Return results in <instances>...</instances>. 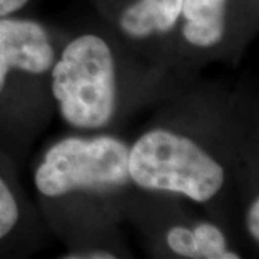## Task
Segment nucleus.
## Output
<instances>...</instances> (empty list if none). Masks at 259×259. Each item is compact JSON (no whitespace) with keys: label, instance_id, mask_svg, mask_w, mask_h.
Wrapping results in <instances>:
<instances>
[{"label":"nucleus","instance_id":"1","mask_svg":"<svg viewBox=\"0 0 259 259\" xmlns=\"http://www.w3.org/2000/svg\"><path fill=\"white\" fill-rule=\"evenodd\" d=\"M128 177L141 189L183 194L204 203L221 192L225 170L192 139L156 128L130 147Z\"/></svg>","mask_w":259,"mask_h":259},{"label":"nucleus","instance_id":"2","mask_svg":"<svg viewBox=\"0 0 259 259\" xmlns=\"http://www.w3.org/2000/svg\"><path fill=\"white\" fill-rule=\"evenodd\" d=\"M51 71L52 94L68 124L98 130L111 121L117 102L115 62L102 37L91 33L75 37Z\"/></svg>","mask_w":259,"mask_h":259},{"label":"nucleus","instance_id":"3","mask_svg":"<svg viewBox=\"0 0 259 259\" xmlns=\"http://www.w3.org/2000/svg\"><path fill=\"white\" fill-rule=\"evenodd\" d=\"M128 150L121 140L110 136L61 140L37 166L35 186L48 197L124 186L130 180Z\"/></svg>","mask_w":259,"mask_h":259},{"label":"nucleus","instance_id":"4","mask_svg":"<svg viewBox=\"0 0 259 259\" xmlns=\"http://www.w3.org/2000/svg\"><path fill=\"white\" fill-rule=\"evenodd\" d=\"M55 64V49L45 28L35 20L0 18V94L13 71L42 75Z\"/></svg>","mask_w":259,"mask_h":259},{"label":"nucleus","instance_id":"5","mask_svg":"<svg viewBox=\"0 0 259 259\" xmlns=\"http://www.w3.org/2000/svg\"><path fill=\"white\" fill-rule=\"evenodd\" d=\"M183 0H137L122 12L120 26L131 37L166 33L182 16Z\"/></svg>","mask_w":259,"mask_h":259},{"label":"nucleus","instance_id":"6","mask_svg":"<svg viewBox=\"0 0 259 259\" xmlns=\"http://www.w3.org/2000/svg\"><path fill=\"white\" fill-rule=\"evenodd\" d=\"M228 0H183V36L194 47L210 48L222 40Z\"/></svg>","mask_w":259,"mask_h":259},{"label":"nucleus","instance_id":"7","mask_svg":"<svg viewBox=\"0 0 259 259\" xmlns=\"http://www.w3.org/2000/svg\"><path fill=\"white\" fill-rule=\"evenodd\" d=\"M196 243V258L239 259L241 255L228 248L222 231L212 223H199L192 229Z\"/></svg>","mask_w":259,"mask_h":259},{"label":"nucleus","instance_id":"8","mask_svg":"<svg viewBox=\"0 0 259 259\" xmlns=\"http://www.w3.org/2000/svg\"><path fill=\"white\" fill-rule=\"evenodd\" d=\"M20 221L18 199L8 182L0 176V241L6 239Z\"/></svg>","mask_w":259,"mask_h":259},{"label":"nucleus","instance_id":"9","mask_svg":"<svg viewBox=\"0 0 259 259\" xmlns=\"http://www.w3.org/2000/svg\"><path fill=\"white\" fill-rule=\"evenodd\" d=\"M166 241L168 248L176 255L185 258H196V243L192 229L185 226H175L167 232Z\"/></svg>","mask_w":259,"mask_h":259},{"label":"nucleus","instance_id":"10","mask_svg":"<svg viewBox=\"0 0 259 259\" xmlns=\"http://www.w3.org/2000/svg\"><path fill=\"white\" fill-rule=\"evenodd\" d=\"M246 225H248V231H249L250 236L259 241V199L256 197L252 204H250L249 210H248V219H246Z\"/></svg>","mask_w":259,"mask_h":259},{"label":"nucleus","instance_id":"11","mask_svg":"<svg viewBox=\"0 0 259 259\" xmlns=\"http://www.w3.org/2000/svg\"><path fill=\"white\" fill-rule=\"evenodd\" d=\"M29 0H0V18L12 16L18 10L23 9Z\"/></svg>","mask_w":259,"mask_h":259},{"label":"nucleus","instance_id":"12","mask_svg":"<svg viewBox=\"0 0 259 259\" xmlns=\"http://www.w3.org/2000/svg\"><path fill=\"white\" fill-rule=\"evenodd\" d=\"M68 259H114L115 255L108 250H93L87 253H78V255H68Z\"/></svg>","mask_w":259,"mask_h":259}]
</instances>
